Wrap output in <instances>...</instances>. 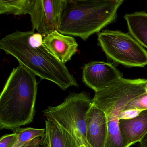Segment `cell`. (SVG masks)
I'll use <instances>...</instances> for the list:
<instances>
[{"label": "cell", "instance_id": "30bf717a", "mask_svg": "<svg viewBox=\"0 0 147 147\" xmlns=\"http://www.w3.org/2000/svg\"><path fill=\"white\" fill-rule=\"evenodd\" d=\"M43 42L51 53L65 65L78 51V44L76 39L57 30L44 36Z\"/></svg>", "mask_w": 147, "mask_h": 147}, {"label": "cell", "instance_id": "8fae6325", "mask_svg": "<svg viewBox=\"0 0 147 147\" xmlns=\"http://www.w3.org/2000/svg\"><path fill=\"white\" fill-rule=\"evenodd\" d=\"M119 127L125 147L139 142L147 133V110L134 118L119 119Z\"/></svg>", "mask_w": 147, "mask_h": 147}, {"label": "cell", "instance_id": "5b68a950", "mask_svg": "<svg viewBox=\"0 0 147 147\" xmlns=\"http://www.w3.org/2000/svg\"><path fill=\"white\" fill-rule=\"evenodd\" d=\"M92 103L88 93H72L59 105L49 107L43 114L68 131L78 147H85L87 144L86 118Z\"/></svg>", "mask_w": 147, "mask_h": 147}, {"label": "cell", "instance_id": "9a60e30c", "mask_svg": "<svg viewBox=\"0 0 147 147\" xmlns=\"http://www.w3.org/2000/svg\"><path fill=\"white\" fill-rule=\"evenodd\" d=\"M34 0H0V14H30Z\"/></svg>", "mask_w": 147, "mask_h": 147}, {"label": "cell", "instance_id": "ffe728a7", "mask_svg": "<svg viewBox=\"0 0 147 147\" xmlns=\"http://www.w3.org/2000/svg\"><path fill=\"white\" fill-rule=\"evenodd\" d=\"M146 92H147V86H146Z\"/></svg>", "mask_w": 147, "mask_h": 147}, {"label": "cell", "instance_id": "4fadbf2b", "mask_svg": "<svg viewBox=\"0 0 147 147\" xmlns=\"http://www.w3.org/2000/svg\"><path fill=\"white\" fill-rule=\"evenodd\" d=\"M124 18L131 36L147 49V13L138 12L127 14Z\"/></svg>", "mask_w": 147, "mask_h": 147}, {"label": "cell", "instance_id": "3957f363", "mask_svg": "<svg viewBox=\"0 0 147 147\" xmlns=\"http://www.w3.org/2000/svg\"><path fill=\"white\" fill-rule=\"evenodd\" d=\"M122 0H66L59 26V32L86 40L112 23Z\"/></svg>", "mask_w": 147, "mask_h": 147}, {"label": "cell", "instance_id": "6da1fadb", "mask_svg": "<svg viewBox=\"0 0 147 147\" xmlns=\"http://www.w3.org/2000/svg\"><path fill=\"white\" fill-rule=\"evenodd\" d=\"M44 36L35 32L17 31L0 41V49L15 57L22 65L42 80L56 84L63 91L78 87L67 68L55 57L44 44Z\"/></svg>", "mask_w": 147, "mask_h": 147}, {"label": "cell", "instance_id": "5bb4252c", "mask_svg": "<svg viewBox=\"0 0 147 147\" xmlns=\"http://www.w3.org/2000/svg\"><path fill=\"white\" fill-rule=\"evenodd\" d=\"M13 132L17 137L12 147H41L45 129L18 128Z\"/></svg>", "mask_w": 147, "mask_h": 147}, {"label": "cell", "instance_id": "7a4b0ae2", "mask_svg": "<svg viewBox=\"0 0 147 147\" xmlns=\"http://www.w3.org/2000/svg\"><path fill=\"white\" fill-rule=\"evenodd\" d=\"M38 92L36 75L22 65L10 74L0 96V129L14 130L33 122Z\"/></svg>", "mask_w": 147, "mask_h": 147}, {"label": "cell", "instance_id": "e0dca14e", "mask_svg": "<svg viewBox=\"0 0 147 147\" xmlns=\"http://www.w3.org/2000/svg\"><path fill=\"white\" fill-rule=\"evenodd\" d=\"M17 133L2 136L0 139V147H12L17 138Z\"/></svg>", "mask_w": 147, "mask_h": 147}, {"label": "cell", "instance_id": "277c9868", "mask_svg": "<svg viewBox=\"0 0 147 147\" xmlns=\"http://www.w3.org/2000/svg\"><path fill=\"white\" fill-rule=\"evenodd\" d=\"M147 80L122 78L106 88L95 92L93 104L102 110L107 119L105 147H125L119 127V114L127 104L146 92Z\"/></svg>", "mask_w": 147, "mask_h": 147}, {"label": "cell", "instance_id": "8992f818", "mask_svg": "<svg viewBox=\"0 0 147 147\" xmlns=\"http://www.w3.org/2000/svg\"><path fill=\"white\" fill-rule=\"evenodd\" d=\"M98 40L106 55L115 62L129 67L147 65V51L130 35L106 30L98 34Z\"/></svg>", "mask_w": 147, "mask_h": 147}, {"label": "cell", "instance_id": "52a82bcc", "mask_svg": "<svg viewBox=\"0 0 147 147\" xmlns=\"http://www.w3.org/2000/svg\"><path fill=\"white\" fill-rule=\"evenodd\" d=\"M66 0H34L30 15L33 30L44 36L57 30Z\"/></svg>", "mask_w": 147, "mask_h": 147}, {"label": "cell", "instance_id": "2e32d148", "mask_svg": "<svg viewBox=\"0 0 147 147\" xmlns=\"http://www.w3.org/2000/svg\"><path fill=\"white\" fill-rule=\"evenodd\" d=\"M140 110L143 111L147 110V92L144 93L131 100L124 110Z\"/></svg>", "mask_w": 147, "mask_h": 147}, {"label": "cell", "instance_id": "ba28073f", "mask_svg": "<svg viewBox=\"0 0 147 147\" xmlns=\"http://www.w3.org/2000/svg\"><path fill=\"white\" fill-rule=\"evenodd\" d=\"M122 78L121 73L115 67L105 62H91L83 68L82 81L95 92L106 88Z\"/></svg>", "mask_w": 147, "mask_h": 147}, {"label": "cell", "instance_id": "7c38bea8", "mask_svg": "<svg viewBox=\"0 0 147 147\" xmlns=\"http://www.w3.org/2000/svg\"><path fill=\"white\" fill-rule=\"evenodd\" d=\"M41 147H78L71 134L55 120L46 118Z\"/></svg>", "mask_w": 147, "mask_h": 147}, {"label": "cell", "instance_id": "ac0fdd59", "mask_svg": "<svg viewBox=\"0 0 147 147\" xmlns=\"http://www.w3.org/2000/svg\"><path fill=\"white\" fill-rule=\"evenodd\" d=\"M142 111L134 109L123 110L120 112L119 118V119H131L134 118L138 116Z\"/></svg>", "mask_w": 147, "mask_h": 147}, {"label": "cell", "instance_id": "d6986e66", "mask_svg": "<svg viewBox=\"0 0 147 147\" xmlns=\"http://www.w3.org/2000/svg\"><path fill=\"white\" fill-rule=\"evenodd\" d=\"M139 146L140 147H147V133L141 139L139 142Z\"/></svg>", "mask_w": 147, "mask_h": 147}, {"label": "cell", "instance_id": "9c48e42d", "mask_svg": "<svg viewBox=\"0 0 147 147\" xmlns=\"http://www.w3.org/2000/svg\"><path fill=\"white\" fill-rule=\"evenodd\" d=\"M86 138L92 147H105L108 128L105 113L92 103L87 114Z\"/></svg>", "mask_w": 147, "mask_h": 147}]
</instances>
